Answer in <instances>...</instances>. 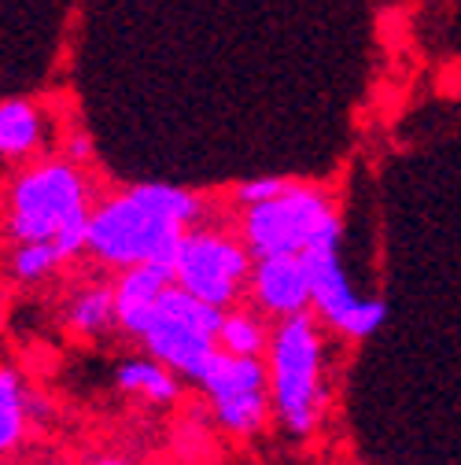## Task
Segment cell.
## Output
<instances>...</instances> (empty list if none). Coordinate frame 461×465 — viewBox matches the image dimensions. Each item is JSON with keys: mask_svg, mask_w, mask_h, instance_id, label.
Instances as JSON below:
<instances>
[{"mask_svg": "<svg viewBox=\"0 0 461 465\" xmlns=\"http://www.w3.org/2000/svg\"><path fill=\"white\" fill-rule=\"evenodd\" d=\"M114 322V296L103 292V288H96V292H85L74 300L71 307V325L78 332H100Z\"/></svg>", "mask_w": 461, "mask_h": 465, "instance_id": "cell-15", "label": "cell"}, {"mask_svg": "<svg viewBox=\"0 0 461 465\" xmlns=\"http://www.w3.org/2000/svg\"><path fill=\"white\" fill-rule=\"evenodd\" d=\"M89 193L82 170L71 163H41L12 185L8 232L19 244L52 241L64 259L89 248Z\"/></svg>", "mask_w": 461, "mask_h": 465, "instance_id": "cell-2", "label": "cell"}, {"mask_svg": "<svg viewBox=\"0 0 461 465\" xmlns=\"http://www.w3.org/2000/svg\"><path fill=\"white\" fill-rule=\"evenodd\" d=\"M303 262L310 270V303L318 307V314L325 322H332L339 332H348L355 340H366L384 325V314H387L384 303L380 300H358L339 270V225L321 232V237L303 252Z\"/></svg>", "mask_w": 461, "mask_h": 465, "instance_id": "cell-6", "label": "cell"}, {"mask_svg": "<svg viewBox=\"0 0 461 465\" xmlns=\"http://www.w3.org/2000/svg\"><path fill=\"white\" fill-rule=\"evenodd\" d=\"M93 155V144H89V137H74V144H71V159L78 163V159H89Z\"/></svg>", "mask_w": 461, "mask_h": 465, "instance_id": "cell-18", "label": "cell"}, {"mask_svg": "<svg viewBox=\"0 0 461 465\" xmlns=\"http://www.w3.org/2000/svg\"><path fill=\"white\" fill-rule=\"evenodd\" d=\"M200 384L207 388L214 411H218V421L229 432L251 436L262 429L270 406H266V366L259 362V355L214 351Z\"/></svg>", "mask_w": 461, "mask_h": 465, "instance_id": "cell-7", "label": "cell"}, {"mask_svg": "<svg viewBox=\"0 0 461 465\" xmlns=\"http://www.w3.org/2000/svg\"><path fill=\"white\" fill-rule=\"evenodd\" d=\"M26 429V395L12 370H0V454L12 450Z\"/></svg>", "mask_w": 461, "mask_h": 465, "instance_id": "cell-13", "label": "cell"}, {"mask_svg": "<svg viewBox=\"0 0 461 465\" xmlns=\"http://www.w3.org/2000/svg\"><path fill=\"white\" fill-rule=\"evenodd\" d=\"M64 262L60 248H55L52 241H30L15 252V277L23 281H41L44 273H52L55 266Z\"/></svg>", "mask_w": 461, "mask_h": 465, "instance_id": "cell-16", "label": "cell"}, {"mask_svg": "<svg viewBox=\"0 0 461 465\" xmlns=\"http://www.w3.org/2000/svg\"><path fill=\"white\" fill-rule=\"evenodd\" d=\"M270 388L280 421L307 436L321 411V340L314 322L303 314L284 318L270 343Z\"/></svg>", "mask_w": 461, "mask_h": 465, "instance_id": "cell-4", "label": "cell"}, {"mask_svg": "<svg viewBox=\"0 0 461 465\" xmlns=\"http://www.w3.org/2000/svg\"><path fill=\"white\" fill-rule=\"evenodd\" d=\"M284 185H288V182H280V178H255V182H244V185L237 189V196H240L244 203H262V200L277 196Z\"/></svg>", "mask_w": 461, "mask_h": 465, "instance_id": "cell-17", "label": "cell"}, {"mask_svg": "<svg viewBox=\"0 0 461 465\" xmlns=\"http://www.w3.org/2000/svg\"><path fill=\"white\" fill-rule=\"evenodd\" d=\"M332 225H339V218L318 189L288 182L277 196H270L262 203H248L244 237H248V252L255 259L303 255Z\"/></svg>", "mask_w": 461, "mask_h": 465, "instance_id": "cell-5", "label": "cell"}, {"mask_svg": "<svg viewBox=\"0 0 461 465\" xmlns=\"http://www.w3.org/2000/svg\"><path fill=\"white\" fill-rule=\"evenodd\" d=\"M200 200L178 185H133L89 218V252L107 262H174Z\"/></svg>", "mask_w": 461, "mask_h": 465, "instance_id": "cell-1", "label": "cell"}, {"mask_svg": "<svg viewBox=\"0 0 461 465\" xmlns=\"http://www.w3.org/2000/svg\"><path fill=\"white\" fill-rule=\"evenodd\" d=\"M218 340H221V351H229V355H259L266 347L262 325L248 314H225Z\"/></svg>", "mask_w": 461, "mask_h": 465, "instance_id": "cell-14", "label": "cell"}, {"mask_svg": "<svg viewBox=\"0 0 461 465\" xmlns=\"http://www.w3.org/2000/svg\"><path fill=\"white\" fill-rule=\"evenodd\" d=\"M221 307L185 292V288L174 281L159 296L155 303V314L148 322V329L141 332L144 347L152 351V359H159L162 366H170L181 377H192L200 381L207 362L214 359V340L221 332Z\"/></svg>", "mask_w": 461, "mask_h": 465, "instance_id": "cell-3", "label": "cell"}, {"mask_svg": "<svg viewBox=\"0 0 461 465\" xmlns=\"http://www.w3.org/2000/svg\"><path fill=\"white\" fill-rule=\"evenodd\" d=\"M41 144V111L30 100L0 104V159H23Z\"/></svg>", "mask_w": 461, "mask_h": 465, "instance_id": "cell-11", "label": "cell"}, {"mask_svg": "<svg viewBox=\"0 0 461 465\" xmlns=\"http://www.w3.org/2000/svg\"><path fill=\"white\" fill-rule=\"evenodd\" d=\"M119 384L133 395H144L148 402H174L178 399V377L159 359L152 362H126L119 370Z\"/></svg>", "mask_w": 461, "mask_h": 465, "instance_id": "cell-12", "label": "cell"}, {"mask_svg": "<svg viewBox=\"0 0 461 465\" xmlns=\"http://www.w3.org/2000/svg\"><path fill=\"white\" fill-rule=\"evenodd\" d=\"M255 296L270 314L292 318L310 303V270L303 255H270L255 266Z\"/></svg>", "mask_w": 461, "mask_h": 465, "instance_id": "cell-9", "label": "cell"}, {"mask_svg": "<svg viewBox=\"0 0 461 465\" xmlns=\"http://www.w3.org/2000/svg\"><path fill=\"white\" fill-rule=\"evenodd\" d=\"M248 255H251L248 248H240L229 237H218V232H185L174 259V277L185 292L214 307H225L248 277L251 266Z\"/></svg>", "mask_w": 461, "mask_h": 465, "instance_id": "cell-8", "label": "cell"}, {"mask_svg": "<svg viewBox=\"0 0 461 465\" xmlns=\"http://www.w3.org/2000/svg\"><path fill=\"white\" fill-rule=\"evenodd\" d=\"M174 281H178L174 262H137V266H130V273L119 284V292H114V322L141 336L148 329L152 314H155L159 296Z\"/></svg>", "mask_w": 461, "mask_h": 465, "instance_id": "cell-10", "label": "cell"}, {"mask_svg": "<svg viewBox=\"0 0 461 465\" xmlns=\"http://www.w3.org/2000/svg\"><path fill=\"white\" fill-rule=\"evenodd\" d=\"M96 465H130V461H119V458H100Z\"/></svg>", "mask_w": 461, "mask_h": 465, "instance_id": "cell-19", "label": "cell"}]
</instances>
